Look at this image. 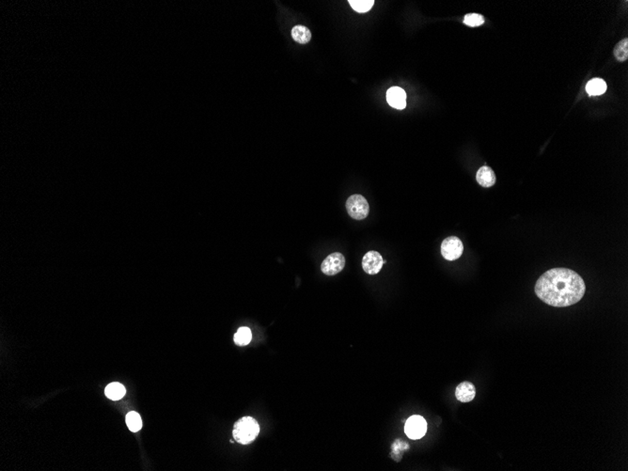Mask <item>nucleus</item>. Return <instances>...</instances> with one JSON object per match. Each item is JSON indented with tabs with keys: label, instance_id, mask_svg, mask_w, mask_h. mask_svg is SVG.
<instances>
[{
	"label": "nucleus",
	"instance_id": "f257e3e1",
	"mask_svg": "<svg viewBox=\"0 0 628 471\" xmlns=\"http://www.w3.org/2000/svg\"><path fill=\"white\" fill-rule=\"evenodd\" d=\"M586 291L582 277L568 268H553L542 274L535 284V293L549 306L564 308L582 299Z\"/></svg>",
	"mask_w": 628,
	"mask_h": 471
},
{
	"label": "nucleus",
	"instance_id": "f03ea898",
	"mask_svg": "<svg viewBox=\"0 0 628 471\" xmlns=\"http://www.w3.org/2000/svg\"><path fill=\"white\" fill-rule=\"evenodd\" d=\"M260 433L257 420L252 417H244L235 422L233 431L234 438L237 442L246 445L256 439Z\"/></svg>",
	"mask_w": 628,
	"mask_h": 471
},
{
	"label": "nucleus",
	"instance_id": "7ed1b4c3",
	"mask_svg": "<svg viewBox=\"0 0 628 471\" xmlns=\"http://www.w3.org/2000/svg\"><path fill=\"white\" fill-rule=\"evenodd\" d=\"M346 210L352 219L362 220L368 217L370 212V206L363 196L355 194L349 197L346 201Z\"/></svg>",
	"mask_w": 628,
	"mask_h": 471
},
{
	"label": "nucleus",
	"instance_id": "20e7f679",
	"mask_svg": "<svg viewBox=\"0 0 628 471\" xmlns=\"http://www.w3.org/2000/svg\"><path fill=\"white\" fill-rule=\"evenodd\" d=\"M427 432V422L424 418L418 415H414L406 420L405 433L406 436L413 440H417L425 436Z\"/></svg>",
	"mask_w": 628,
	"mask_h": 471
},
{
	"label": "nucleus",
	"instance_id": "39448f33",
	"mask_svg": "<svg viewBox=\"0 0 628 471\" xmlns=\"http://www.w3.org/2000/svg\"><path fill=\"white\" fill-rule=\"evenodd\" d=\"M464 245L456 236L446 238L441 244V254L447 261H455L462 256Z\"/></svg>",
	"mask_w": 628,
	"mask_h": 471
},
{
	"label": "nucleus",
	"instance_id": "423d86ee",
	"mask_svg": "<svg viewBox=\"0 0 628 471\" xmlns=\"http://www.w3.org/2000/svg\"><path fill=\"white\" fill-rule=\"evenodd\" d=\"M345 258L342 253L334 252L327 256L321 265V270L326 276H335L343 270Z\"/></svg>",
	"mask_w": 628,
	"mask_h": 471
},
{
	"label": "nucleus",
	"instance_id": "0eeeda50",
	"mask_svg": "<svg viewBox=\"0 0 628 471\" xmlns=\"http://www.w3.org/2000/svg\"><path fill=\"white\" fill-rule=\"evenodd\" d=\"M384 260L381 254L374 250L366 253L362 259V267L369 275H376L382 269Z\"/></svg>",
	"mask_w": 628,
	"mask_h": 471
},
{
	"label": "nucleus",
	"instance_id": "6e6552de",
	"mask_svg": "<svg viewBox=\"0 0 628 471\" xmlns=\"http://www.w3.org/2000/svg\"><path fill=\"white\" fill-rule=\"evenodd\" d=\"M388 104L397 110H404L406 106V93L399 87L390 88L387 92Z\"/></svg>",
	"mask_w": 628,
	"mask_h": 471
},
{
	"label": "nucleus",
	"instance_id": "1a4fd4ad",
	"mask_svg": "<svg viewBox=\"0 0 628 471\" xmlns=\"http://www.w3.org/2000/svg\"><path fill=\"white\" fill-rule=\"evenodd\" d=\"M476 396V389L475 386L470 382H462L457 386L455 390V397L459 402H471Z\"/></svg>",
	"mask_w": 628,
	"mask_h": 471
},
{
	"label": "nucleus",
	"instance_id": "9d476101",
	"mask_svg": "<svg viewBox=\"0 0 628 471\" xmlns=\"http://www.w3.org/2000/svg\"><path fill=\"white\" fill-rule=\"evenodd\" d=\"M476 179L480 185L484 187H491L496 184L495 173L493 172L491 167H487V166L480 167V169L477 172Z\"/></svg>",
	"mask_w": 628,
	"mask_h": 471
},
{
	"label": "nucleus",
	"instance_id": "9b49d317",
	"mask_svg": "<svg viewBox=\"0 0 628 471\" xmlns=\"http://www.w3.org/2000/svg\"><path fill=\"white\" fill-rule=\"evenodd\" d=\"M291 37L298 44H308L311 39L310 30L305 26H296L291 29Z\"/></svg>",
	"mask_w": 628,
	"mask_h": 471
},
{
	"label": "nucleus",
	"instance_id": "f8f14e48",
	"mask_svg": "<svg viewBox=\"0 0 628 471\" xmlns=\"http://www.w3.org/2000/svg\"><path fill=\"white\" fill-rule=\"evenodd\" d=\"M606 83L601 78H594L591 81H589L587 86H586V91L588 92L589 95L591 96H597V95H602L605 93L606 91Z\"/></svg>",
	"mask_w": 628,
	"mask_h": 471
},
{
	"label": "nucleus",
	"instance_id": "ddd939ff",
	"mask_svg": "<svg viewBox=\"0 0 628 471\" xmlns=\"http://www.w3.org/2000/svg\"><path fill=\"white\" fill-rule=\"evenodd\" d=\"M104 393L109 399L113 401H119L125 395V388L120 383H111L106 388Z\"/></svg>",
	"mask_w": 628,
	"mask_h": 471
},
{
	"label": "nucleus",
	"instance_id": "4468645a",
	"mask_svg": "<svg viewBox=\"0 0 628 471\" xmlns=\"http://www.w3.org/2000/svg\"><path fill=\"white\" fill-rule=\"evenodd\" d=\"M252 339V334L250 329L246 327H243L238 329L236 334H234V342L239 346L247 345Z\"/></svg>",
	"mask_w": 628,
	"mask_h": 471
},
{
	"label": "nucleus",
	"instance_id": "2eb2a0df",
	"mask_svg": "<svg viewBox=\"0 0 628 471\" xmlns=\"http://www.w3.org/2000/svg\"><path fill=\"white\" fill-rule=\"evenodd\" d=\"M126 424L131 432H138L142 428V420L139 414L132 411L126 415Z\"/></svg>",
	"mask_w": 628,
	"mask_h": 471
},
{
	"label": "nucleus",
	"instance_id": "dca6fc26",
	"mask_svg": "<svg viewBox=\"0 0 628 471\" xmlns=\"http://www.w3.org/2000/svg\"><path fill=\"white\" fill-rule=\"evenodd\" d=\"M614 56L616 58L618 61L623 62L628 58V40L627 39H623V40L619 41L617 44L615 48H614Z\"/></svg>",
	"mask_w": 628,
	"mask_h": 471
},
{
	"label": "nucleus",
	"instance_id": "f3484780",
	"mask_svg": "<svg viewBox=\"0 0 628 471\" xmlns=\"http://www.w3.org/2000/svg\"><path fill=\"white\" fill-rule=\"evenodd\" d=\"M348 2L355 12L361 13L369 12L374 5L373 0H349Z\"/></svg>",
	"mask_w": 628,
	"mask_h": 471
},
{
	"label": "nucleus",
	"instance_id": "a211bd4d",
	"mask_svg": "<svg viewBox=\"0 0 628 471\" xmlns=\"http://www.w3.org/2000/svg\"><path fill=\"white\" fill-rule=\"evenodd\" d=\"M464 23L466 24L468 27L475 28V27H479L485 23V18L483 15L478 14V13H469L467 14L464 18Z\"/></svg>",
	"mask_w": 628,
	"mask_h": 471
},
{
	"label": "nucleus",
	"instance_id": "6ab92c4d",
	"mask_svg": "<svg viewBox=\"0 0 628 471\" xmlns=\"http://www.w3.org/2000/svg\"><path fill=\"white\" fill-rule=\"evenodd\" d=\"M408 448H409V446H408L407 443L404 442V441H402L400 439L396 440L393 443V445H392V456H394L395 454H398V455H400V457L402 458V453L401 452H404L406 449H408Z\"/></svg>",
	"mask_w": 628,
	"mask_h": 471
}]
</instances>
